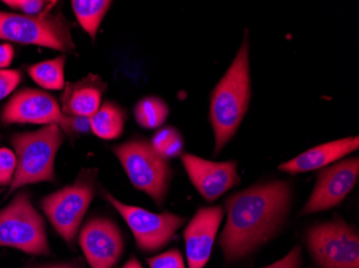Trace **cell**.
I'll return each instance as SVG.
<instances>
[{"label": "cell", "mask_w": 359, "mask_h": 268, "mask_svg": "<svg viewBox=\"0 0 359 268\" xmlns=\"http://www.w3.org/2000/svg\"><path fill=\"white\" fill-rule=\"evenodd\" d=\"M290 202L292 188L283 181L255 185L228 197L219 243L225 261H239L267 243L283 225Z\"/></svg>", "instance_id": "6da1fadb"}, {"label": "cell", "mask_w": 359, "mask_h": 268, "mask_svg": "<svg viewBox=\"0 0 359 268\" xmlns=\"http://www.w3.org/2000/svg\"><path fill=\"white\" fill-rule=\"evenodd\" d=\"M249 40L244 38L237 56L211 96L210 120L215 131V154H219L247 114L251 100Z\"/></svg>", "instance_id": "7a4b0ae2"}, {"label": "cell", "mask_w": 359, "mask_h": 268, "mask_svg": "<svg viewBox=\"0 0 359 268\" xmlns=\"http://www.w3.org/2000/svg\"><path fill=\"white\" fill-rule=\"evenodd\" d=\"M64 141L65 133L56 125L13 134L11 144L16 157V171L7 195L28 185L53 181L56 155Z\"/></svg>", "instance_id": "3957f363"}, {"label": "cell", "mask_w": 359, "mask_h": 268, "mask_svg": "<svg viewBox=\"0 0 359 268\" xmlns=\"http://www.w3.org/2000/svg\"><path fill=\"white\" fill-rule=\"evenodd\" d=\"M0 247L39 257L51 255L46 221L32 205L28 191L16 193L11 202L0 209Z\"/></svg>", "instance_id": "277c9868"}, {"label": "cell", "mask_w": 359, "mask_h": 268, "mask_svg": "<svg viewBox=\"0 0 359 268\" xmlns=\"http://www.w3.org/2000/svg\"><path fill=\"white\" fill-rule=\"evenodd\" d=\"M97 192V171L83 169L74 183L46 195L41 209L58 235L69 246L76 241L84 216Z\"/></svg>", "instance_id": "5b68a950"}, {"label": "cell", "mask_w": 359, "mask_h": 268, "mask_svg": "<svg viewBox=\"0 0 359 268\" xmlns=\"http://www.w3.org/2000/svg\"><path fill=\"white\" fill-rule=\"evenodd\" d=\"M0 39L67 53L76 48L72 26L62 13L28 16L0 11Z\"/></svg>", "instance_id": "8992f818"}, {"label": "cell", "mask_w": 359, "mask_h": 268, "mask_svg": "<svg viewBox=\"0 0 359 268\" xmlns=\"http://www.w3.org/2000/svg\"><path fill=\"white\" fill-rule=\"evenodd\" d=\"M112 150L135 188L150 195L161 206L165 202L170 183L168 161L161 158L151 143L142 139L123 143L113 147Z\"/></svg>", "instance_id": "52a82bcc"}, {"label": "cell", "mask_w": 359, "mask_h": 268, "mask_svg": "<svg viewBox=\"0 0 359 268\" xmlns=\"http://www.w3.org/2000/svg\"><path fill=\"white\" fill-rule=\"evenodd\" d=\"M306 246L320 268H359V237L344 219L309 229Z\"/></svg>", "instance_id": "ba28073f"}, {"label": "cell", "mask_w": 359, "mask_h": 268, "mask_svg": "<svg viewBox=\"0 0 359 268\" xmlns=\"http://www.w3.org/2000/svg\"><path fill=\"white\" fill-rule=\"evenodd\" d=\"M104 199L122 216L125 223L132 230L137 247L145 253H157L166 247L177 230L185 223V218L175 213H154L141 207L124 204L104 191Z\"/></svg>", "instance_id": "9c48e42d"}, {"label": "cell", "mask_w": 359, "mask_h": 268, "mask_svg": "<svg viewBox=\"0 0 359 268\" xmlns=\"http://www.w3.org/2000/svg\"><path fill=\"white\" fill-rule=\"evenodd\" d=\"M90 268H114L124 253V239L116 223L104 217L90 219L78 239Z\"/></svg>", "instance_id": "30bf717a"}, {"label": "cell", "mask_w": 359, "mask_h": 268, "mask_svg": "<svg viewBox=\"0 0 359 268\" xmlns=\"http://www.w3.org/2000/svg\"><path fill=\"white\" fill-rule=\"evenodd\" d=\"M358 175V157L322 169L318 173L312 195L302 209V215L328 211L340 204L354 189Z\"/></svg>", "instance_id": "8fae6325"}, {"label": "cell", "mask_w": 359, "mask_h": 268, "mask_svg": "<svg viewBox=\"0 0 359 268\" xmlns=\"http://www.w3.org/2000/svg\"><path fill=\"white\" fill-rule=\"evenodd\" d=\"M66 117L57 100L43 90L24 88L12 96L1 112L4 125H56L62 129Z\"/></svg>", "instance_id": "7c38bea8"}, {"label": "cell", "mask_w": 359, "mask_h": 268, "mask_svg": "<svg viewBox=\"0 0 359 268\" xmlns=\"http://www.w3.org/2000/svg\"><path fill=\"white\" fill-rule=\"evenodd\" d=\"M189 178L208 202H213L240 183L235 161L213 162L201 157L181 156Z\"/></svg>", "instance_id": "4fadbf2b"}, {"label": "cell", "mask_w": 359, "mask_h": 268, "mask_svg": "<svg viewBox=\"0 0 359 268\" xmlns=\"http://www.w3.org/2000/svg\"><path fill=\"white\" fill-rule=\"evenodd\" d=\"M224 213L225 209L222 206L203 207L196 211L185 227L183 237L189 268H205L207 265Z\"/></svg>", "instance_id": "5bb4252c"}, {"label": "cell", "mask_w": 359, "mask_h": 268, "mask_svg": "<svg viewBox=\"0 0 359 268\" xmlns=\"http://www.w3.org/2000/svg\"><path fill=\"white\" fill-rule=\"evenodd\" d=\"M106 90V83L96 74L67 83L60 94V110L65 115L92 117L102 106Z\"/></svg>", "instance_id": "9a60e30c"}, {"label": "cell", "mask_w": 359, "mask_h": 268, "mask_svg": "<svg viewBox=\"0 0 359 268\" xmlns=\"http://www.w3.org/2000/svg\"><path fill=\"white\" fill-rule=\"evenodd\" d=\"M359 147L358 136L341 139L318 145L302 153L299 156L287 162L282 163L279 170L288 174L296 175L309 171L324 169L325 167L344 158L348 155L356 152Z\"/></svg>", "instance_id": "2e32d148"}, {"label": "cell", "mask_w": 359, "mask_h": 268, "mask_svg": "<svg viewBox=\"0 0 359 268\" xmlns=\"http://www.w3.org/2000/svg\"><path fill=\"white\" fill-rule=\"evenodd\" d=\"M125 112L114 102L107 101L90 117V128L102 140H116L124 130Z\"/></svg>", "instance_id": "e0dca14e"}, {"label": "cell", "mask_w": 359, "mask_h": 268, "mask_svg": "<svg viewBox=\"0 0 359 268\" xmlns=\"http://www.w3.org/2000/svg\"><path fill=\"white\" fill-rule=\"evenodd\" d=\"M112 1L109 0H72V6L79 23L93 40L110 9Z\"/></svg>", "instance_id": "ac0fdd59"}, {"label": "cell", "mask_w": 359, "mask_h": 268, "mask_svg": "<svg viewBox=\"0 0 359 268\" xmlns=\"http://www.w3.org/2000/svg\"><path fill=\"white\" fill-rule=\"evenodd\" d=\"M65 64L66 55L58 56L54 59L46 60L28 66L30 78L42 88L50 90H64Z\"/></svg>", "instance_id": "d6986e66"}, {"label": "cell", "mask_w": 359, "mask_h": 268, "mask_svg": "<svg viewBox=\"0 0 359 268\" xmlns=\"http://www.w3.org/2000/svg\"><path fill=\"white\" fill-rule=\"evenodd\" d=\"M134 115L142 128H159L168 118V104L158 97H144L135 106Z\"/></svg>", "instance_id": "ffe728a7"}, {"label": "cell", "mask_w": 359, "mask_h": 268, "mask_svg": "<svg viewBox=\"0 0 359 268\" xmlns=\"http://www.w3.org/2000/svg\"><path fill=\"white\" fill-rule=\"evenodd\" d=\"M150 143L155 152L167 161L181 156L184 148L182 134L172 127L157 131Z\"/></svg>", "instance_id": "44dd1931"}, {"label": "cell", "mask_w": 359, "mask_h": 268, "mask_svg": "<svg viewBox=\"0 0 359 268\" xmlns=\"http://www.w3.org/2000/svg\"><path fill=\"white\" fill-rule=\"evenodd\" d=\"M4 3L22 12L24 15L39 16L51 12L57 1H44V0H4Z\"/></svg>", "instance_id": "7402d4cb"}, {"label": "cell", "mask_w": 359, "mask_h": 268, "mask_svg": "<svg viewBox=\"0 0 359 268\" xmlns=\"http://www.w3.org/2000/svg\"><path fill=\"white\" fill-rule=\"evenodd\" d=\"M15 171V154L11 149L0 148V186H11Z\"/></svg>", "instance_id": "603a6c76"}, {"label": "cell", "mask_w": 359, "mask_h": 268, "mask_svg": "<svg viewBox=\"0 0 359 268\" xmlns=\"http://www.w3.org/2000/svg\"><path fill=\"white\" fill-rule=\"evenodd\" d=\"M147 261L150 268H187L182 253L177 249L169 250Z\"/></svg>", "instance_id": "cb8c5ba5"}, {"label": "cell", "mask_w": 359, "mask_h": 268, "mask_svg": "<svg viewBox=\"0 0 359 268\" xmlns=\"http://www.w3.org/2000/svg\"><path fill=\"white\" fill-rule=\"evenodd\" d=\"M22 80L19 70H0V101L11 94Z\"/></svg>", "instance_id": "d4e9b609"}, {"label": "cell", "mask_w": 359, "mask_h": 268, "mask_svg": "<svg viewBox=\"0 0 359 268\" xmlns=\"http://www.w3.org/2000/svg\"><path fill=\"white\" fill-rule=\"evenodd\" d=\"M62 131L70 136H74V134H86L92 131L90 117L67 115Z\"/></svg>", "instance_id": "484cf974"}, {"label": "cell", "mask_w": 359, "mask_h": 268, "mask_svg": "<svg viewBox=\"0 0 359 268\" xmlns=\"http://www.w3.org/2000/svg\"><path fill=\"white\" fill-rule=\"evenodd\" d=\"M302 263H304V259H302V246L297 245L290 250L287 255L264 268H302Z\"/></svg>", "instance_id": "4316f807"}, {"label": "cell", "mask_w": 359, "mask_h": 268, "mask_svg": "<svg viewBox=\"0 0 359 268\" xmlns=\"http://www.w3.org/2000/svg\"><path fill=\"white\" fill-rule=\"evenodd\" d=\"M14 57V48L11 44H0V70L5 69L11 64Z\"/></svg>", "instance_id": "83f0119b"}, {"label": "cell", "mask_w": 359, "mask_h": 268, "mask_svg": "<svg viewBox=\"0 0 359 268\" xmlns=\"http://www.w3.org/2000/svg\"><path fill=\"white\" fill-rule=\"evenodd\" d=\"M35 268H84L80 261L65 262V263L50 264V265L39 266Z\"/></svg>", "instance_id": "f1b7e54d"}, {"label": "cell", "mask_w": 359, "mask_h": 268, "mask_svg": "<svg viewBox=\"0 0 359 268\" xmlns=\"http://www.w3.org/2000/svg\"><path fill=\"white\" fill-rule=\"evenodd\" d=\"M122 268H142V266L136 258L133 257Z\"/></svg>", "instance_id": "f546056e"}]
</instances>
